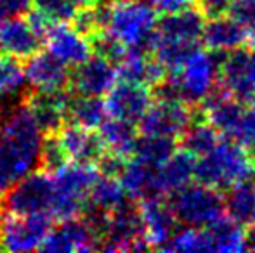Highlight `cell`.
Here are the masks:
<instances>
[{
  "label": "cell",
  "mask_w": 255,
  "mask_h": 253,
  "mask_svg": "<svg viewBox=\"0 0 255 253\" xmlns=\"http://www.w3.org/2000/svg\"><path fill=\"white\" fill-rule=\"evenodd\" d=\"M42 130L24 102L0 116V194L40 167Z\"/></svg>",
  "instance_id": "obj_1"
},
{
  "label": "cell",
  "mask_w": 255,
  "mask_h": 253,
  "mask_svg": "<svg viewBox=\"0 0 255 253\" xmlns=\"http://www.w3.org/2000/svg\"><path fill=\"white\" fill-rule=\"evenodd\" d=\"M255 175V160L243 146L231 139L219 141L195 163V177L200 184L219 191L250 180Z\"/></svg>",
  "instance_id": "obj_2"
},
{
  "label": "cell",
  "mask_w": 255,
  "mask_h": 253,
  "mask_svg": "<svg viewBox=\"0 0 255 253\" xmlns=\"http://www.w3.org/2000/svg\"><path fill=\"white\" fill-rule=\"evenodd\" d=\"M158 12L153 5L141 0L113 3L104 31L127 47L128 52L148 54L156 44Z\"/></svg>",
  "instance_id": "obj_3"
},
{
  "label": "cell",
  "mask_w": 255,
  "mask_h": 253,
  "mask_svg": "<svg viewBox=\"0 0 255 253\" xmlns=\"http://www.w3.org/2000/svg\"><path fill=\"white\" fill-rule=\"evenodd\" d=\"M99 177L96 165L68 163L52 175V199L49 215L56 220L71 219L80 215L89 191Z\"/></svg>",
  "instance_id": "obj_4"
},
{
  "label": "cell",
  "mask_w": 255,
  "mask_h": 253,
  "mask_svg": "<svg viewBox=\"0 0 255 253\" xmlns=\"http://www.w3.org/2000/svg\"><path fill=\"white\" fill-rule=\"evenodd\" d=\"M221 51L205 52L196 49L179 70L172 71V84L184 104L203 102L217 87L219 71L226 54L217 61Z\"/></svg>",
  "instance_id": "obj_5"
},
{
  "label": "cell",
  "mask_w": 255,
  "mask_h": 253,
  "mask_svg": "<svg viewBox=\"0 0 255 253\" xmlns=\"http://www.w3.org/2000/svg\"><path fill=\"white\" fill-rule=\"evenodd\" d=\"M168 205L175 220L184 226L205 227L224 215V198L205 184H186L179 189L168 192Z\"/></svg>",
  "instance_id": "obj_6"
},
{
  "label": "cell",
  "mask_w": 255,
  "mask_h": 253,
  "mask_svg": "<svg viewBox=\"0 0 255 253\" xmlns=\"http://www.w3.org/2000/svg\"><path fill=\"white\" fill-rule=\"evenodd\" d=\"M52 217L45 212L14 215L0 210V250L33 252L52 227Z\"/></svg>",
  "instance_id": "obj_7"
},
{
  "label": "cell",
  "mask_w": 255,
  "mask_h": 253,
  "mask_svg": "<svg viewBox=\"0 0 255 253\" xmlns=\"http://www.w3.org/2000/svg\"><path fill=\"white\" fill-rule=\"evenodd\" d=\"M52 189V175L38 169L0 194V208L14 215L49 213Z\"/></svg>",
  "instance_id": "obj_8"
},
{
  "label": "cell",
  "mask_w": 255,
  "mask_h": 253,
  "mask_svg": "<svg viewBox=\"0 0 255 253\" xmlns=\"http://www.w3.org/2000/svg\"><path fill=\"white\" fill-rule=\"evenodd\" d=\"M104 252H144L149 245L144 240L139 208L128 199L117 210L110 212V226L99 245Z\"/></svg>",
  "instance_id": "obj_9"
},
{
  "label": "cell",
  "mask_w": 255,
  "mask_h": 253,
  "mask_svg": "<svg viewBox=\"0 0 255 253\" xmlns=\"http://www.w3.org/2000/svg\"><path fill=\"white\" fill-rule=\"evenodd\" d=\"M153 104L151 87L139 82L117 80L106 94V113L111 118L139 123L148 108Z\"/></svg>",
  "instance_id": "obj_10"
},
{
  "label": "cell",
  "mask_w": 255,
  "mask_h": 253,
  "mask_svg": "<svg viewBox=\"0 0 255 253\" xmlns=\"http://www.w3.org/2000/svg\"><path fill=\"white\" fill-rule=\"evenodd\" d=\"M71 92L68 88L57 90H37L31 88L24 95V104L30 109L42 134H57L66 125V113Z\"/></svg>",
  "instance_id": "obj_11"
},
{
  "label": "cell",
  "mask_w": 255,
  "mask_h": 253,
  "mask_svg": "<svg viewBox=\"0 0 255 253\" xmlns=\"http://www.w3.org/2000/svg\"><path fill=\"white\" fill-rule=\"evenodd\" d=\"M193 122V115L184 102L158 101L151 104L148 111L139 120L142 135H158V137L177 139Z\"/></svg>",
  "instance_id": "obj_12"
},
{
  "label": "cell",
  "mask_w": 255,
  "mask_h": 253,
  "mask_svg": "<svg viewBox=\"0 0 255 253\" xmlns=\"http://www.w3.org/2000/svg\"><path fill=\"white\" fill-rule=\"evenodd\" d=\"M38 250L49 253H73L99 250V240L91 231V227L82 220V217L59 220L45 234Z\"/></svg>",
  "instance_id": "obj_13"
},
{
  "label": "cell",
  "mask_w": 255,
  "mask_h": 253,
  "mask_svg": "<svg viewBox=\"0 0 255 253\" xmlns=\"http://www.w3.org/2000/svg\"><path fill=\"white\" fill-rule=\"evenodd\" d=\"M117 84V66L108 59L94 56L73 66L70 71L68 88L71 94L103 97Z\"/></svg>",
  "instance_id": "obj_14"
},
{
  "label": "cell",
  "mask_w": 255,
  "mask_h": 253,
  "mask_svg": "<svg viewBox=\"0 0 255 253\" xmlns=\"http://www.w3.org/2000/svg\"><path fill=\"white\" fill-rule=\"evenodd\" d=\"M139 215H141L142 226H144V240L149 248L163 250L168 243L170 236L175 231V220L172 208L161 196H148L142 198L139 203Z\"/></svg>",
  "instance_id": "obj_15"
},
{
  "label": "cell",
  "mask_w": 255,
  "mask_h": 253,
  "mask_svg": "<svg viewBox=\"0 0 255 253\" xmlns=\"http://www.w3.org/2000/svg\"><path fill=\"white\" fill-rule=\"evenodd\" d=\"M57 137H59L64 153L71 163L96 165L98 160L106 153L99 132L91 130V128L66 123L57 132Z\"/></svg>",
  "instance_id": "obj_16"
},
{
  "label": "cell",
  "mask_w": 255,
  "mask_h": 253,
  "mask_svg": "<svg viewBox=\"0 0 255 253\" xmlns=\"http://www.w3.org/2000/svg\"><path fill=\"white\" fill-rule=\"evenodd\" d=\"M24 77L31 88L37 90H57L68 88L70 66L52 56L51 52H37L26 59L23 66Z\"/></svg>",
  "instance_id": "obj_17"
},
{
  "label": "cell",
  "mask_w": 255,
  "mask_h": 253,
  "mask_svg": "<svg viewBox=\"0 0 255 253\" xmlns=\"http://www.w3.org/2000/svg\"><path fill=\"white\" fill-rule=\"evenodd\" d=\"M44 40L30 28L24 17L0 21V54L16 59H28L42 51Z\"/></svg>",
  "instance_id": "obj_18"
},
{
  "label": "cell",
  "mask_w": 255,
  "mask_h": 253,
  "mask_svg": "<svg viewBox=\"0 0 255 253\" xmlns=\"http://www.w3.org/2000/svg\"><path fill=\"white\" fill-rule=\"evenodd\" d=\"M44 44H47V49L52 56H56L68 66H77L92 56V49L87 38L82 37L66 23L52 24L45 35Z\"/></svg>",
  "instance_id": "obj_19"
},
{
  "label": "cell",
  "mask_w": 255,
  "mask_h": 253,
  "mask_svg": "<svg viewBox=\"0 0 255 253\" xmlns=\"http://www.w3.org/2000/svg\"><path fill=\"white\" fill-rule=\"evenodd\" d=\"M250 35L252 31H249L243 24L226 14L219 17H210V21L205 23L202 31L203 44L207 45V49L221 52L245 47L250 40Z\"/></svg>",
  "instance_id": "obj_20"
},
{
  "label": "cell",
  "mask_w": 255,
  "mask_h": 253,
  "mask_svg": "<svg viewBox=\"0 0 255 253\" xmlns=\"http://www.w3.org/2000/svg\"><path fill=\"white\" fill-rule=\"evenodd\" d=\"M207 236L208 252L240 253L247 250V231L231 217H219L212 224L203 227Z\"/></svg>",
  "instance_id": "obj_21"
},
{
  "label": "cell",
  "mask_w": 255,
  "mask_h": 253,
  "mask_svg": "<svg viewBox=\"0 0 255 253\" xmlns=\"http://www.w3.org/2000/svg\"><path fill=\"white\" fill-rule=\"evenodd\" d=\"M205 26V16L191 5L177 12L165 14L156 23V31L161 37L179 38V40L198 42L202 38Z\"/></svg>",
  "instance_id": "obj_22"
},
{
  "label": "cell",
  "mask_w": 255,
  "mask_h": 253,
  "mask_svg": "<svg viewBox=\"0 0 255 253\" xmlns=\"http://www.w3.org/2000/svg\"><path fill=\"white\" fill-rule=\"evenodd\" d=\"M158 167L144 163L141 160L134 158L125 165L124 172L120 175V182L125 192L132 199H142L148 196H161L158 189Z\"/></svg>",
  "instance_id": "obj_23"
},
{
  "label": "cell",
  "mask_w": 255,
  "mask_h": 253,
  "mask_svg": "<svg viewBox=\"0 0 255 253\" xmlns=\"http://www.w3.org/2000/svg\"><path fill=\"white\" fill-rule=\"evenodd\" d=\"M195 163H196L195 156L182 149L179 153L174 151V155L167 162L158 165L156 173H158V189H160V194L161 196L168 194V192L191 182V179L195 177Z\"/></svg>",
  "instance_id": "obj_24"
},
{
  "label": "cell",
  "mask_w": 255,
  "mask_h": 253,
  "mask_svg": "<svg viewBox=\"0 0 255 253\" xmlns=\"http://www.w3.org/2000/svg\"><path fill=\"white\" fill-rule=\"evenodd\" d=\"M106 118V106L101 97L71 94L66 113V123L96 130Z\"/></svg>",
  "instance_id": "obj_25"
},
{
  "label": "cell",
  "mask_w": 255,
  "mask_h": 253,
  "mask_svg": "<svg viewBox=\"0 0 255 253\" xmlns=\"http://www.w3.org/2000/svg\"><path fill=\"white\" fill-rule=\"evenodd\" d=\"M99 128V135H101L104 148L106 151L117 153L122 155L125 158L132 156L134 151L135 141H137V128L135 123L125 122V120H118V118H106Z\"/></svg>",
  "instance_id": "obj_26"
},
{
  "label": "cell",
  "mask_w": 255,
  "mask_h": 253,
  "mask_svg": "<svg viewBox=\"0 0 255 253\" xmlns=\"http://www.w3.org/2000/svg\"><path fill=\"white\" fill-rule=\"evenodd\" d=\"M224 210L229 217L242 226H254L255 222V184L250 180L229 187L228 196L224 198Z\"/></svg>",
  "instance_id": "obj_27"
},
{
  "label": "cell",
  "mask_w": 255,
  "mask_h": 253,
  "mask_svg": "<svg viewBox=\"0 0 255 253\" xmlns=\"http://www.w3.org/2000/svg\"><path fill=\"white\" fill-rule=\"evenodd\" d=\"M30 85L19 59L0 54V99L23 102Z\"/></svg>",
  "instance_id": "obj_28"
},
{
  "label": "cell",
  "mask_w": 255,
  "mask_h": 253,
  "mask_svg": "<svg viewBox=\"0 0 255 253\" xmlns=\"http://www.w3.org/2000/svg\"><path fill=\"white\" fill-rule=\"evenodd\" d=\"M198 49V42L179 40V38L161 37L158 33L156 44L153 47L154 59L167 71H175L186 63V59Z\"/></svg>",
  "instance_id": "obj_29"
},
{
  "label": "cell",
  "mask_w": 255,
  "mask_h": 253,
  "mask_svg": "<svg viewBox=\"0 0 255 253\" xmlns=\"http://www.w3.org/2000/svg\"><path fill=\"white\" fill-rule=\"evenodd\" d=\"M128 199L130 198L125 192L120 179H113V177H104V175H99L96 179V182L92 184L87 196L89 203H92V205L101 210H106V212H113V210H117L118 206H122Z\"/></svg>",
  "instance_id": "obj_30"
},
{
  "label": "cell",
  "mask_w": 255,
  "mask_h": 253,
  "mask_svg": "<svg viewBox=\"0 0 255 253\" xmlns=\"http://www.w3.org/2000/svg\"><path fill=\"white\" fill-rule=\"evenodd\" d=\"M221 141V134L210 123H189L181 135V146L186 153L200 158Z\"/></svg>",
  "instance_id": "obj_31"
},
{
  "label": "cell",
  "mask_w": 255,
  "mask_h": 253,
  "mask_svg": "<svg viewBox=\"0 0 255 253\" xmlns=\"http://www.w3.org/2000/svg\"><path fill=\"white\" fill-rule=\"evenodd\" d=\"M175 151V141L168 137H158V135H142L137 137L132 156L149 165H161L167 162Z\"/></svg>",
  "instance_id": "obj_32"
},
{
  "label": "cell",
  "mask_w": 255,
  "mask_h": 253,
  "mask_svg": "<svg viewBox=\"0 0 255 253\" xmlns=\"http://www.w3.org/2000/svg\"><path fill=\"white\" fill-rule=\"evenodd\" d=\"M167 252H182V253H196V252H208L207 236H205L203 227H191L186 226L181 231H174L168 243L163 247Z\"/></svg>",
  "instance_id": "obj_33"
},
{
  "label": "cell",
  "mask_w": 255,
  "mask_h": 253,
  "mask_svg": "<svg viewBox=\"0 0 255 253\" xmlns=\"http://www.w3.org/2000/svg\"><path fill=\"white\" fill-rule=\"evenodd\" d=\"M68 163H70V160L64 153L57 134H44L40 146V167L38 169L47 172L49 175H54Z\"/></svg>",
  "instance_id": "obj_34"
},
{
  "label": "cell",
  "mask_w": 255,
  "mask_h": 253,
  "mask_svg": "<svg viewBox=\"0 0 255 253\" xmlns=\"http://www.w3.org/2000/svg\"><path fill=\"white\" fill-rule=\"evenodd\" d=\"M89 44H91L92 54L108 59V61L113 63L115 66H117L128 52L124 44H120L117 38L111 37V35L104 30L98 31L96 35H92V37L89 38Z\"/></svg>",
  "instance_id": "obj_35"
},
{
  "label": "cell",
  "mask_w": 255,
  "mask_h": 253,
  "mask_svg": "<svg viewBox=\"0 0 255 253\" xmlns=\"http://www.w3.org/2000/svg\"><path fill=\"white\" fill-rule=\"evenodd\" d=\"M31 5L51 24H70L71 17L77 12V7L70 0H31Z\"/></svg>",
  "instance_id": "obj_36"
},
{
  "label": "cell",
  "mask_w": 255,
  "mask_h": 253,
  "mask_svg": "<svg viewBox=\"0 0 255 253\" xmlns=\"http://www.w3.org/2000/svg\"><path fill=\"white\" fill-rule=\"evenodd\" d=\"M228 139L243 146L245 149H255V106L243 109L238 125Z\"/></svg>",
  "instance_id": "obj_37"
},
{
  "label": "cell",
  "mask_w": 255,
  "mask_h": 253,
  "mask_svg": "<svg viewBox=\"0 0 255 253\" xmlns=\"http://www.w3.org/2000/svg\"><path fill=\"white\" fill-rule=\"evenodd\" d=\"M125 165H127V158H125V156L117 155V153H111V151H106L101 158L98 160L96 169H98L99 175L120 179Z\"/></svg>",
  "instance_id": "obj_38"
},
{
  "label": "cell",
  "mask_w": 255,
  "mask_h": 253,
  "mask_svg": "<svg viewBox=\"0 0 255 253\" xmlns=\"http://www.w3.org/2000/svg\"><path fill=\"white\" fill-rule=\"evenodd\" d=\"M228 14L249 31H255V0H235Z\"/></svg>",
  "instance_id": "obj_39"
},
{
  "label": "cell",
  "mask_w": 255,
  "mask_h": 253,
  "mask_svg": "<svg viewBox=\"0 0 255 253\" xmlns=\"http://www.w3.org/2000/svg\"><path fill=\"white\" fill-rule=\"evenodd\" d=\"M31 9V0H0V21L24 16Z\"/></svg>",
  "instance_id": "obj_40"
},
{
  "label": "cell",
  "mask_w": 255,
  "mask_h": 253,
  "mask_svg": "<svg viewBox=\"0 0 255 253\" xmlns=\"http://www.w3.org/2000/svg\"><path fill=\"white\" fill-rule=\"evenodd\" d=\"M198 2V10L205 17H219L229 12L235 0H196Z\"/></svg>",
  "instance_id": "obj_41"
},
{
  "label": "cell",
  "mask_w": 255,
  "mask_h": 253,
  "mask_svg": "<svg viewBox=\"0 0 255 253\" xmlns=\"http://www.w3.org/2000/svg\"><path fill=\"white\" fill-rule=\"evenodd\" d=\"M193 5V0H154L153 7L156 9V12L161 14H170V12H177L181 9Z\"/></svg>",
  "instance_id": "obj_42"
},
{
  "label": "cell",
  "mask_w": 255,
  "mask_h": 253,
  "mask_svg": "<svg viewBox=\"0 0 255 253\" xmlns=\"http://www.w3.org/2000/svg\"><path fill=\"white\" fill-rule=\"evenodd\" d=\"M245 245H247V250L250 252H255V224L252 229L247 233V240H245Z\"/></svg>",
  "instance_id": "obj_43"
},
{
  "label": "cell",
  "mask_w": 255,
  "mask_h": 253,
  "mask_svg": "<svg viewBox=\"0 0 255 253\" xmlns=\"http://www.w3.org/2000/svg\"><path fill=\"white\" fill-rule=\"evenodd\" d=\"M71 3H73L77 9H80V7H89V5H94L98 0H70Z\"/></svg>",
  "instance_id": "obj_44"
},
{
  "label": "cell",
  "mask_w": 255,
  "mask_h": 253,
  "mask_svg": "<svg viewBox=\"0 0 255 253\" xmlns=\"http://www.w3.org/2000/svg\"><path fill=\"white\" fill-rule=\"evenodd\" d=\"M99 2H104V3H110V5H113V3H120V2H127V0H99Z\"/></svg>",
  "instance_id": "obj_45"
},
{
  "label": "cell",
  "mask_w": 255,
  "mask_h": 253,
  "mask_svg": "<svg viewBox=\"0 0 255 253\" xmlns=\"http://www.w3.org/2000/svg\"><path fill=\"white\" fill-rule=\"evenodd\" d=\"M141 2H144V3H149V5H153V3H154V0H141Z\"/></svg>",
  "instance_id": "obj_46"
},
{
  "label": "cell",
  "mask_w": 255,
  "mask_h": 253,
  "mask_svg": "<svg viewBox=\"0 0 255 253\" xmlns=\"http://www.w3.org/2000/svg\"><path fill=\"white\" fill-rule=\"evenodd\" d=\"M0 115H2V108H0Z\"/></svg>",
  "instance_id": "obj_47"
},
{
  "label": "cell",
  "mask_w": 255,
  "mask_h": 253,
  "mask_svg": "<svg viewBox=\"0 0 255 253\" xmlns=\"http://www.w3.org/2000/svg\"><path fill=\"white\" fill-rule=\"evenodd\" d=\"M254 151H255V149H254Z\"/></svg>",
  "instance_id": "obj_48"
},
{
  "label": "cell",
  "mask_w": 255,
  "mask_h": 253,
  "mask_svg": "<svg viewBox=\"0 0 255 253\" xmlns=\"http://www.w3.org/2000/svg\"><path fill=\"white\" fill-rule=\"evenodd\" d=\"M254 224H255V222H254Z\"/></svg>",
  "instance_id": "obj_49"
}]
</instances>
